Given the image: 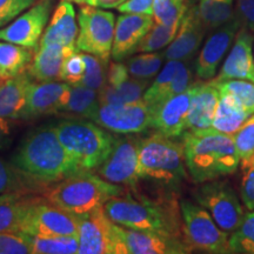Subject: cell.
<instances>
[{
	"mask_svg": "<svg viewBox=\"0 0 254 254\" xmlns=\"http://www.w3.org/2000/svg\"><path fill=\"white\" fill-rule=\"evenodd\" d=\"M245 170V168H244ZM240 196L247 209L254 211V166L246 167L240 184Z\"/></svg>",
	"mask_w": 254,
	"mask_h": 254,
	"instance_id": "45",
	"label": "cell"
},
{
	"mask_svg": "<svg viewBox=\"0 0 254 254\" xmlns=\"http://www.w3.org/2000/svg\"><path fill=\"white\" fill-rule=\"evenodd\" d=\"M183 144L186 170L198 184L236 172L240 164L232 135L213 128L184 133Z\"/></svg>",
	"mask_w": 254,
	"mask_h": 254,
	"instance_id": "3",
	"label": "cell"
},
{
	"mask_svg": "<svg viewBox=\"0 0 254 254\" xmlns=\"http://www.w3.org/2000/svg\"><path fill=\"white\" fill-rule=\"evenodd\" d=\"M219 93H220V98H219L211 128L225 133V134L233 135L250 118L251 114L246 112L233 95L221 93V92Z\"/></svg>",
	"mask_w": 254,
	"mask_h": 254,
	"instance_id": "27",
	"label": "cell"
},
{
	"mask_svg": "<svg viewBox=\"0 0 254 254\" xmlns=\"http://www.w3.org/2000/svg\"><path fill=\"white\" fill-rule=\"evenodd\" d=\"M233 79L254 82L253 36L245 26H240L233 46L214 81L222 82Z\"/></svg>",
	"mask_w": 254,
	"mask_h": 254,
	"instance_id": "19",
	"label": "cell"
},
{
	"mask_svg": "<svg viewBox=\"0 0 254 254\" xmlns=\"http://www.w3.org/2000/svg\"><path fill=\"white\" fill-rule=\"evenodd\" d=\"M179 25L168 26V25L154 23L150 31L139 43L135 52H157V51L168 46L176 37L177 32L179 30Z\"/></svg>",
	"mask_w": 254,
	"mask_h": 254,
	"instance_id": "36",
	"label": "cell"
},
{
	"mask_svg": "<svg viewBox=\"0 0 254 254\" xmlns=\"http://www.w3.org/2000/svg\"><path fill=\"white\" fill-rule=\"evenodd\" d=\"M67 1H71V2H75V4H79V5H82V4H86V0H67Z\"/></svg>",
	"mask_w": 254,
	"mask_h": 254,
	"instance_id": "50",
	"label": "cell"
},
{
	"mask_svg": "<svg viewBox=\"0 0 254 254\" xmlns=\"http://www.w3.org/2000/svg\"><path fill=\"white\" fill-rule=\"evenodd\" d=\"M32 237L19 232H0V254H31Z\"/></svg>",
	"mask_w": 254,
	"mask_h": 254,
	"instance_id": "42",
	"label": "cell"
},
{
	"mask_svg": "<svg viewBox=\"0 0 254 254\" xmlns=\"http://www.w3.org/2000/svg\"><path fill=\"white\" fill-rule=\"evenodd\" d=\"M36 50L30 65L27 66V73L37 81H53L60 80V69L64 60L78 49L47 44L39 45Z\"/></svg>",
	"mask_w": 254,
	"mask_h": 254,
	"instance_id": "24",
	"label": "cell"
},
{
	"mask_svg": "<svg viewBox=\"0 0 254 254\" xmlns=\"http://www.w3.org/2000/svg\"><path fill=\"white\" fill-rule=\"evenodd\" d=\"M173 1H176V2H183V1H185V0H173Z\"/></svg>",
	"mask_w": 254,
	"mask_h": 254,
	"instance_id": "53",
	"label": "cell"
},
{
	"mask_svg": "<svg viewBox=\"0 0 254 254\" xmlns=\"http://www.w3.org/2000/svg\"><path fill=\"white\" fill-rule=\"evenodd\" d=\"M37 0H0V28L13 21Z\"/></svg>",
	"mask_w": 254,
	"mask_h": 254,
	"instance_id": "44",
	"label": "cell"
},
{
	"mask_svg": "<svg viewBox=\"0 0 254 254\" xmlns=\"http://www.w3.org/2000/svg\"><path fill=\"white\" fill-rule=\"evenodd\" d=\"M21 233L31 237H79V215L37 196L25 215Z\"/></svg>",
	"mask_w": 254,
	"mask_h": 254,
	"instance_id": "10",
	"label": "cell"
},
{
	"mask_svg": "<svg viewBox=\"0 0 254 254\" xmlns=\"http://www.w3.org/2000/svg\"><path fill=\"white\" fill-rule=\"evenodd\" d=\"M251 165H253V166H254V155H253L252 160H251V164H250V166H251Z\"/></svg>",
	"mask_w": 254,
	"mask_h": 254,
	"instance_id": "52",
	"label": "cell"
},
{
	"mask_svg": "<svg viewBox=\"0 0 254 254\" xmlns=\"http://www.w3.org/2000/svg\"><path fill=\"white\" fill-rule=\"evenodd\" d=\"M125 192L124 186L106 182L90 171H81L46 189L44 198L65 211L82 215L103 207L110 199Z\"/></svg>",
	"mask_w": 254,
	"mask_h": 254,
	"instance_id": "4",
	"label": "cell"
},
{
	"mask_svg": "<svg viewBox=\"0 0 254 254\" xmlns=\"http://www.w3.org/2000/svg\"><path fill=\"white\" fill-rule=\"evenodd\" d=\"M228 243L231 253L254 254V212L245 215L240 226L232 232Z\"/></svg>",
	"mask_w": 254,
	"mask_h": 254,
	"instance_id": "37",
	"label": "cell"
},
{
	"mask_svg": "<svg viewBox=\"0 0 254 254\" xmlns=\"http://www.w3.org/2000/svg\"><path fill=\"white\" fill-rule=\"evenodd\" d=\"M164 60V52H142L128 59L126 67L131 77L150 80L160 71Z\"/></svg>",
	"mask_w": 254,
	"mask_h": 254,
	"instance_id": "35",
	"label": "cell"
},
{
	"mask_svg": "<svg viewBox=\"0 0 254 254\" xmlns=\"http://www.w3.org/2000/svg\"><path fill=\"white\" fill-rule=\"evenodd\" d=\"M86 4L95 6V5H97V0H86Z\"/></svg>",
	"mask_w": 254,
	"mask_h": 254,
	"instance_id": "51",
	"label": "cell"
},
{
	"mask_svg": "<svg viewBox=\"0 0 254 254\" xmlns=\"http://www.w3.org/2000/svg\"><path fill=\"white\" fill-rule=\"evenodd\" d=\"M125 1H126V0H125Z\"/></svg>",
	"mask_w": 254,
	"mask_h": 254,
	"instance_id": "54",
	"label": "cell"
},
{
	"mask_svg": "<svg viewBox=\"0 0 254 254\" xmlns=\"http://www.w3.org/2000/svg\"><path fill=\"white\" fill-rule=\"evenodd\" d=\"M182 64L183 62H180V60H167V63L165 64L157 78L145 91L144 95H142V100L153 110V113L154 110L165 100L167 88L172 82L174 75L182 66Z\"/></svg>",
	"mask_w": 254,
	"mask_h": 254,
	"instance_id": "33",
	"label": "cell"
},
{
	"mask_svg": "<svg viewBox=\"0 0 254 254\" xmlns=\"http://www.w3.org/2000/svg\"><path fill=\"white\" fill-rule=\"evenodd\" d=\"M150 86L147 79L128 77L117 85L106 84L99 93V103L103 104H128L142 99L145 91Z\"/></svg>",
	"mask_w": 254,
	"mask_h": 254,
	"instance_id": "29",
	"label": "cell"
},
{
	"mask_svg": "<svg viewBox=\"0 0 254 254\" xmlns=\"http://www.w3.org/2000/svg\"><path fill=\"white\" fill-rule=\"evenodd\" d=\"M34 193H5L0 194V232H19L28 208L34 199Z\"/></svg>",
	"mask_w": 254,
	"mask_h": 254,
	"instance_id": "26",
	"label": "cell"
},
{
	"mask_svg": "<svg viewBox=\"0 0 254 254\" xmlns=\"http://www.w3.org/2000/svg\"><path fill=\"white\" fill-rule=\"evenodd\" d=\"M116 230L122 254H187L192 252L183 238L157 232L131 230L117 224Z\"/></svg>",
	"mask_w": 254,
	"mask_h": 254,
	"instance_id": "14",
	"label": "cell"
},
{
	"mask_svg": "<svg viewBox=\"0 0 254 254\" xmlns=\"http://www.w3.org/2000/svg\"><path fill=\"white\" fill-rule=\"evenodd\" d=\"M180 212L183 238L192 252L195 250L211 254L231 253L230 237L201 205L190 200H182Z\"/></svg>",
	"mask_w": 254,
	"mask_h": 254,
	"instance_id": "7",
	"label": "cell"
},
{
	"mask_svg": "<svg viewBox=\"0 0 254 254\" xmlns=\"http://www.w3.org/2000/svg\"><path fill=\"white\" fill-rule=\"evenodd\" d=\"M11 141V127L7 120L0 118V150L7 147Z\"/></svg>",
	"mask_w": 254,
	"mask_h": 254,
	"instance_id": "49",
	"label": "cell"
},
{
	"mask_svg": "<svg viewBox=\"0 0 254 254\" xmlns=\"http://www.w3.org/2000/svg\"><path fill=\"white\" fill-rule=\"evenodd\" d=\"M198 84L199 81L193 82L182 93L173 95L159 105L154 110L152 128H155L158 132L171 138L183 136L187 131L190 104Z\"/></svg>",
	"mask_w": 254,
	"mask_h": 254,
	"instance_id": "17",
	"label": "cell"
},
{
	"mask_svg": "<svg viewBox=\"0 0 254 254\" xmlns=\"http://www.w3.org/2000/svg\"><path fill=\"white\" fill-rule=\"evenodd\" d=\"M193 196L226 233L236 231L246 215L236 190L226 182L214 179L201 183Z\"/></svg>",
	"mask_w": 254,
	"mask_h": 254,
	"instance_id": "9",
	"label": "cell"
},
{
	"mask_svg": "<svg viewBox=\"0 0 254 254\" xmlns=\"http://www.w3.org/2000/svg\"><path fill=\"white\" fill-rule=\"evenodd\" d=\"M236 14L240 19L241 26L254 32V0H236Z\"/></svg>",
	"mask_w": 254,
	"mask_h": 254,
	"instance_id": "46",
	"label": "cell"
},
{
	"mask_svg": "<svg viewBox=\"0 0 254 254\" xmlns=\"http://www.w3.org/2000/svg\"><path fill=\"white\" fill-rule=\"evenodd\" d=\"M206 32L207 28L199 17L196 6L189 4L176 37L164 51L165 59L190 62L198 52Z\"/></svg>",
	"mask_w": 254,
	"mask_h": 254,
	"instance_id": "18",
	"label": "cell"
},
{
	"mask_svg": "<svg viewBox=\"0 0 254 254\" xmlns=\"http://www.w3.org/2000/svg\"><path fill=\"white\" fill-rule=\"evenodd\" d=\"M138 139L117 138L113 150L98 167V176L106 182L134 189L138 176Z\"/></svg>",
	"mask_w": 254,
	"mask_h": 254,
	"instance_id": "15",
	"label": "cell"
},
{
	"mask_svg": "<svg viewBox=\"0 0 254 254\" xmlns=\"http://www.w3.org/2000/svg\"><path fill=\"white\" fill-rule=\"evenodd\" d=\"M99 93L98 91L81 84L69 85V90L59 112L78 118L92 119L99 109Z\"/></svg>",
	"mask_w": 254,
	"mask_h": 254,
	"instance_id": "28",
	"label": "cell"
},
{
	"mask_svg": "<svg viewBox=\"0 0 254 254\" xmlns=\"http://www.w3.org/2000/svg\"><path fill=\"white\" fill-rule=\"evenodd\" d=\"M240 26V19L234 14L230 21L215 28L213 33L207 38L195 60L194 71L196 77L201 80H211L214 77L219 64L222 62L233 44Z\"/></svg>",
	"mask_w": 254,
	"mask_h": 254,
	"instance_id": "16",
	"label": "cell"
},
{
	"mask_svg": "<svg viewBox=\"0 0 254 254\" xmlns=\"http://www.w3.org/2000/svg\"><path fill=\"white\" fill-rule=\"evenodd\" d=\"M92 120L117 134H138L152 127L153 110L142 99L128 104H103Z\"/></svg>",
	"mask_w": 254,
	"mask_h": 254,
	"instance_id": "11",
	"label": "cell"
},
{
	"mask_svg": "<svg viewBox=\"0 0 254 254\" xmlns=\"http://www.w3.org/2000/svg\"><path fill=\"white\" fill-rule=\"evenodd\" d=\"M69 90V84L59 81L31 82L20 119H36L59 113Z\"/></svg>",
	"mask_w": 254,
	"mask_h": 254,
	"instance_id": "21",
	"label": "cell"
},
{
	"mask_svg": "<svg viewBox=\"0 0 254 254\" xmlns=\"http://www.w3.org/2000/svg\"><path fill=\"white\" fill-rule=\"evenodd\" d=\"M184 144L157 132L138 141L139 179L178 187L187 178Z\"/></svg>",
	"mask_w": 254,
	"mask_h": 254,
	"instance_id": "5",
	"label": "cell"
},
{
	"mask_svg": "<svg viewBox=\"0 0 254 254\" xmlns=\"http://www.w3.org/2000/svg\"><path fill=\"white\" fill-rule=\"evenodd\" d=\"M45 186L40 185L24 176L11 161L0 157V194L5 193H36L45 192Z\"/></svg>",
	"mask_w": 254,
	"mask_h": 254,
	"instance_id": "31",
	"label": "cell"
},
{
	"mask_svg": "<svg viewBox=\"0 0 254 254\" xmlns=\"http://www.w3.org/2000/svg\"><path fill=\"white\" fill-rule=\"evenodd\" d=\"M219 92L233 95L249 114L254 113V82L249 80H227L217 82Z\"/></svg>",
	"mask_w": 254,
	"mask_h": 254,
	"instance_id": "39",
	"label": "cell"
},
{
	"mask_svg": "<svg viewBox=\"0 0 254 254\" xmlns=\"http://www.w3.org/2000/svg\"><path fill=\"white\" fill-rule=\"evenodd\" d=\"M85 60V73L80 84L99 92L107 82V68L109 63H105L99 57L82 53Z\"/></svg>",
	"mask_w": 254,
	"mask_h": 254,
	"instance_id": "38",
	"label": "cell"
},
{
	"mask_svg": "<svg viewBox=\"0 0 254 254\" xmlns=\"http://www.w3.org/2000/svg\"><path fill=\"white\" fill-rule=\"evenodd\" d=\"M79 27L75 20V11L72 2L62 0L53 12L49 25L40 38L39 45L57 44L71 49H77ZM38 45V46H39Z\"/></svg>",
	"mask_w": 254,
	"mask_h": 254,
	"instance_id": "22",
	"label": "cell"
},
{
	"mask_svg": "<svg viewBox=\"0 0 254 254\" xmlns=\"http://www.w3.org/2000/svg\"><path fill=\"white\" fill-rule=\"evenodd\" d=\"M104 211L114 224L120 226L183 238L180 204L171 192L153 198L125 192L110 199L104 205Z\"/></svg>",
	"mask_w": 254,
	"mask_h": 254,
	"instance_id": "1",
	"label": "cell"
},
{
	"mask_svg": "<svg viewBox=\"0 0 254 254\" xmlns=\"http://www.w3.org/2000/svg\"><path fill=\"white\" fill-rule=\"evenodd\" d=\"M85 60L82 53L79 50L71 53L67 58L64 60L62 69H60V80L67 82L69 85L80 84L85 73Z\"/></svg>",
	"mask_w": 254,
	"mask_h": 254,
	"instance_id": "43",
	"label": "cell"
},
{
	"mask_svg": "<svg viewBox=\"0 0 254 254\" xmlns=\"http://www.w3.org/2000/svg\"><path fill=\"white\" fill-rule=\"evenodd\" d=\"M154 24L153 15L139 13H123L119 15L114 27V37L111 57L116 62L135 52L142 38Z\"/></svg>",
	"mask_w": 254,
	"mask_h": 254,
	"instance_id": "20",
	"label": "cell"
},
{
	"mask_svg": "<svg viewBox=\"0 0 254 254\" xmlns=\"http://www.w3.org/2000/svg\"><path fill=\"white\" fill-rule=\"evenodd\" d=\"M237 152L243 163V168L250 166L254 155V113L232 135Z\"/></svg>",
	"mask_w": 254,
	"mask_h": 254,
	"instance_id": "40",
	"label": "cell"
},
{
	"mask_svg": "<svg viewBox=\"0 0 254 254\" xmlns=\"http://www.w3.org/2000/svg\"><path fill=\"white\" fill-rule=\"evenodd\" d=\"M52 0H37L26 12L0 28V40L37 49L49 23Z\"/></svg>",
	"mask_w": 254,
	"mask_h": 254,
	"instance_id": "13",
	"label": "cell"
},
{
	"mask_svg": "<svg viewBox=\"0 0 254 254\" xmlns=\"http://www.w3.org/2000/svg\"><path fill=\"white\" fill-rule=\"evenodd\" d=\"M189 4L185 1L176 2L173 0H154L153 19L154 23L168 25H179L185 14Z\"/></svg>",
	"mask_w": 254,
	"mask_h": 254,
	"instance_id": "41",
	"label": "cell"
},
{
	"mask_svg": "<svg viewBox=\"0 0 254 254\" xmlns=\"http://www.w3.org/2000/svg\"><path fill=\"white\" fill-rule=\"evenodd\" d=\"M154 0H126L117 9L120 13H139L153 15Z\"/></svg>",
	"mask_w": 254,
	"mask_h": 254,
	"instance_id": "47",
	"label": "cell"
},
{
	"mask_svg": "<svg viewBox=\"0 0 254 254\" xmlns=\"http://www.w3.org/2000/svg\"><path fill=\"white\" fill-rule=\"evenodd\" d=\"M78 250L79 237H32L33 254H73Z\"/></svg>",
	"mask_w": 254,
	"mask_h": 254,
	"instance_id": "34",
	"label": "cell"
},
{
	"mask_svg": "<svg viewBox=\"0 0 254 254\" xmlns=\"http://www.w3.org/2000/svg\"><path fill=\"white\" fill-rule=\"evenodd\" d=\"M78 25L77 49L109 63L116 27L114 13L98 6L82 4L78 12Z\"/></svg>",
	"mask_w": 254,
	"mask_h": 254,
	"instance_id": "8",
	"label": "cell"
},
{
	"mask_svg": "<svg viewBox=\"0 0 254 254\" xmlns=\"http://www.w3.org/2000/svg\"><path fill=\"white\" fill-rule=\"evenodd\" d=\"M219 98L220 93L217 82L214 80L199 81L190 104L186 132L211 128Z\"/></svg>",
	"mask_w": 254,
	"mask_h": 254,
	"instance_id": "23",
	"label": "cell"
},
{
	"mask_svg": "<svg viewBox=\"0 0 254 254\" xmlns=\"http://www.w3.org/2000/svg\"><path fill=\"white\" fill-rule=\"evenodd\" d=\"M196 11L207 31L215 30L234 17V0H198Z\"/></svg>",
	"mask_w": 254,
	"mask_h": 254,
	"instance_id": "32",
	"label": "cell"
},
{
	"mask_svg": "<svg viewBox=\"0 0 254 254\" xmlns=\"http://www.w3.org/2000/svg\"><path fill=\"white\" fill-rule=\"evenodd\" d=\"M131 77L128 71H127L126 64H123L122 62L111 63L107 67V82L109 85H117L119 82L126 80L127 78Z\"/></svg>",
	"mask_w": 254,
	"mask_h": 254,
	"instance_id": "48",
	"label": "cell"
},
{
	"mask_svg": "<svg viewBox=\"0 0 254 254\" xmlns=\"http://www.w3.org/2000/svg\"><path fill=\"white\" fill-rule=\"evenodd\" d=\"M80 254H120L116 224L105 213L104 206L79 215Z\"/></svg>",
	"mask_w": 254,
	"mask_h": 254,
	"instance_id": "12",
	"label": "cell"
},
{
	"mask_svg": "<svg viewBox=\"0 0 254 254\" xmlns=\"http://www.w3.org/2000/svg\"><path fill=\"white\" fill-rule=\"evenodd\" d=\"M33 51L12 43H0V80L13 78L27 69Z\"/></svg>",
	"mask_w": 254,
	"mask_h": 254,
	"instance_id": "30",
	"label": "cell"
},
{
	"mask_svg": "<svg viewBox=\"0 0 254 254\" xmlns=\"http://www.w3.org/2000/svg\"><path fill=\"white\" fill-rule=\"evenodd\" d=\"M59 141L80 171H92L106 160L117 136L95 123L82 119L64 120L55 127Z\"/></svg>",
	"mask_w": 254,
	"mask_h": 254,
	"instance_id": "6",
	"label": "cell"
},
{
	"mask_svg": "<svg viewBox=\"0 0 254 254\" xmlns=\"http://www.w3.org/2000/svg\"><path fill=\"white\" fill-rule=\"evenodd\" d=\"M11 163L40 185H52L81 172L59 141L55 128L43 127L23 139Z\"/></svg>",
	"mask_w": 254,
	"mask_h": 254,
	"instance_id": "2",
	"label": "cell"
},
{
	"mask_svg": "<svg viewBox=\"0 0 254 254\" xmlns=\"http://www.w3.org/2000/svg\"><path fill=\"white\" fill-rule=\"evenodd\" d=\"M32 82L27 71L0 80V118L20 119Z\"/></svg>",
	"mask_w": 254,
	"mask_h": 254,
	"instance_id": "25",
	"label": "cell"
}]
</instances>
